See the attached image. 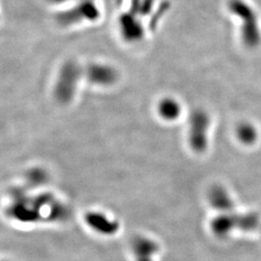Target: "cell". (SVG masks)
<instances>
[{
  "label": "cell",
  "instance_id": "obj_4",
  "mask_svg": "<svg viewBox=\"0 0 261 261\" xmlns=\"http://www.w3.org/2000/svg\"><path fill=\"white\" fill-rule=\"evenodd\" d=\"M100 16V11L93 0H80L74 8L67 10L57 16V21L64 25H72L84 20H95Z\"/></svg>",
  "mask_w": 261,
  "mask_h": 261
},
{
  "label": "cell",
  "instance_id": "obj_8",
  "mask_svg": "<svg viewBox=\"0 0 261 261\" xmlns=\"http://www.w3.org/2000/svg\"><path fill=\"white\" fill-rule=\"evenodd\" d=\"M87 222L95 229L103 233H112L116 228L115 224L101 214H90L87 217Z\"/></svg>",
  "mask_w": 261,
  "mask_h": 261
},
{
  "label": "cell",
  "instance_id": "obj_9",
  "mask_svg": "<svg viewBox=\"0 0 261 261\" xmlns=\"http://www.w3.org/2000/svg\"><path fill=\"white\" fill-rule=\"evenodd\" d=\"M237 136H238V139L241 140L243 143L252 144L256 140L257 133L252 125L244 123L238 127Z\"/></svg>",
  "mask_w": 261,
  "mask_h": 261
},
{
  "label": "cell",
  "instance_id": "obj_2",
  "mask_svg": "<svg viewBox=\"0 0 261 261\" xmlns=\"http://www.w3.org/2000/svg\"><path fill=\"white\" fill-rule=\"evenodd\" d=\"M82 74V68L74 61H69L63 65L55 88L56 99L60 103H67L72 101Z\"/></svg>",
  "mask_w": 261,
  "mask_h": 261
},
{
  "label": "cell",
  "instance_id": "obj_1",
  "mask_svg": "<svg viewBox=\"0 0 261 261\" xmlns=\"http://www.w3.org/2000/svg\"><path fill=\"white\" fill-rule=\"evenodd\" d=\"M230 13L241 20V39L246 47L253 48L260 44L261 31L255 11L245 0H229Z\"/></svg>",
  "mask_w": 261,
  "mask_h": 261
},
{
  "label": "cell",
  "instance_id": "obj_5",
  "mask_svg": "<svg viewBox=\"0 0 261 261\" xmlns=\"http://www.w3.org/2000/svg\"><path fill=\"white\" fill-rule=\"evenodd\" d=\"M85 76L91 84L109 86L118 80V72L112 66L103 63H92L87 66Z\"/></svg>",
  "mask_w": 261,
  "mask_h": 261
},
{
  "label": "cell",
  "instance_id": "obj_11",
  "mask_svg": "<svg viewBox=\"0 0 261 261\" xmlns=\"http://www.w3.org/2000/svg\"><path fill=\"white\" fill-rule=\"evenodd\" d=\"M48 1L51 3H64V2H68L71 0H48Z\"/></svg>",
  "mask_w": 261,
  "mask_h": 261
},
{
  "label": "cell",
  "instance_id": "obj_3",
  "mask_svg": "<svg viewBox=\"0 0 261 261\" xmlns=\"http://www.w3.org/2000/svg\"><path fill=\"white\" fill-rule=\"evenodd\" d=\"M211 120L207 112L196 110L189 119L188 139L191 147L196 152H202L208 146Z\"/></svg>",
  "mask_w": 261,
  "mask_h": 261
},
{
  "label": "cell",
  "instance_id": "obj_10",
  "mask_svg": "<svg viewBox=\"0 0 261 261\" xmlns=\"http://www.w3.org/2000/svg\"><path fill=\"white\" fill-rule=\"evenodd\" d=\"M211 199L213 200L215 206L218 208H227V206L230 205V200L226 192L220 187H216L213 189L211 193Z\"/></svg>",
  "mask_w": 261,
  "mask_h": 261
},
{
  "label": "cell",
  "instance_id": "obj_6",
  "mask_svg": "<svg viewBox=\"0 0 261 261\" xmlns=\"http://www.w3.org/2000/svg\"><path fill=\"white\" fill-rule=\"evenodd\" d=\"M123 38L128 42H138L143 36V29L137 17L130 13L123 14L118 20Z\"/></svg>",
  "mask_w": 261,
  "mask_h": 261
},
{
  "label": "cell",
  "instance_id": "obj_7",
  "mask_svg": "<svg viewBox=\"0 0 261 261\" xmlns=\"http://www.w3.org/2000/svg\"><path fill=\"white\" fill-rule=\"evenodd\" d=\"M159 114L165 120L172 121L177 119L181 113V106L173 98H165L162 100L158 107Z\"/></svg>",
  "mask_w": 261,
  "mask_h": 261
}]
</instances>
